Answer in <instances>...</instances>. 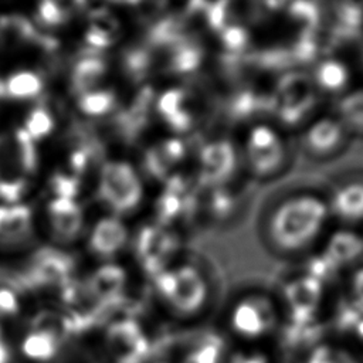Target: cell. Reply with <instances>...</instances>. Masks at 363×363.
<instances>
[{"mask_svg":"<svg viewBox=\"0 0 363 363\" xmlns=\"http://www.w3.org/2000/svg\"><path fill=\"white\" fill-rule=\"evenodd\" d=\"M31 233V211L27 206H0V245H23L30 240Z\"/></svg>","mask_w":363,"mask_h":363,"instance_id":"obj_14","label":"cell"},{"mask_svg":"<svg viewBox=\"0 0 363 363\" xmlns=\"http://www.w3.org/2000/svg\"><path fill=\"white\" fill-rule=\"evenodd\" d=\"M18 309L17 298L9 288H0V315H13Z\"/></svg>","mask_w":363,"mask_h":363,"instance_id":"obj_33","label":"cell"},{"mask_svg":"<svg viewBox=\"0 0 363 363\" xmlns=\"http://www.w3.org/2000/svg\"><path fill=\"white\" fill-rule=\"evenodd\" d=\"M48 220L57 238L71 241L79 234L84 216L74 199L55 197L48 204Z\"/></svg>","mask_w":363,"mask_h":363,"instance_id":"obj_15","label":"cell"},{"mask_svg":"<svg viewBox=\"0 0 363 363\" xmlns=\"http://www.w3.org/2000/svg\"><path fill=\"white\" fill-rule=\"evenodd\" d=\"M74 259L58 250L44 248L35 252L28 267L20 274L18 288L64 286L72 279Z\"/></svg>","mask_w":363,"mask_h":363,"instance_id":"obj_5","label":"cell"},{"mask_svg":"<svg viewBox=\"0 0 363 363\" xmlns=\"http://www.w3.org/2000/svg\"><path fill=\"white\" fill-rule=\"evenodd\" d=\"M52 126H54V121L51 113L45 108L38 106L28 113L26 119L24 130L28 133V136L33 140H35L47 136L52 130Z\"/></svg>","mask_w":363,"mask_h":363,"instance_id":"obj_30","label":"cell"},{"mask_svg":"<svg viewBox=\"0 0 363 363\" xmlns=\"http://www.w3.org/2000/svg\"><path fill=\"white\" fill-rule=\"evenodd\" d=\"M106 346L116 363H139L147 349L145 336L132 320L113 323L106 333Z\"/></svg>","mask_w":363,"mask_h":363,"instance_id":"obj_8","label":"cell"},{"mask_svg":"<svg viewBox=\"0 0 363 363\" xmlns=\"http://www.w3.org/2000/svg\"><path fill=\"white\" fill-rule=\"evenodd\" d=\"M126 240L128 231L121 220L108 217L101 220L92 230L89 247L99 257H112L125 245Z\"/></svg>","mask_w":363,"mask_h":363,"instance_id":"obj_19","label":"cell"},{"mask_svg":"<svg viewBox=\"0 0 363 363\" xmlns=\"http://www.w3.org/2000/svg\"><path fill=\"white\" fill-rule=\"evenodd\" d=\"M186 146L180 138L170 136L149 147L145 153V169L153 177L163 179L184 159Z\"/></svg>","mask_w":363,"mask_h":363,"instance_id":"obj_16","label":"cell"},{"mask_svg":"<svg viewBox=\"0 0 363 363\" xmlns=\"http://www.w3.org/2000/svg\"><path fill=\"white\" fill-rule=\"evenodd\" d=\"M119 33L118 20L106 10H92L88 18L85 40L88 45L105 48L111 45Z\"/></svg>","mask_w":363,"mask_h":363,"instance_id":"obj_24","label":"cell"},{"mask_svg":"<svg viewBox=\"0 0 363 363\" xmlns=\"http://www.w3.org/2000/svg\"><path fill=\"white\" fill-rule=\"evenodd\" d=\"M330 216L345 224L363 221V180H347L340 183L328 199Z\"/></svg>","mask_w":363,"mask_h":363,"instance_id":"obj_13","label":"cell"},{"mask_svg":"<svg viewBox=\"0 0 363 363\" xmlns=\"http://www.w3.org/2000/svg\"><path fill=\"white\" fill-rule=\"evenodd\" d=\"M71 10L57 1H43L38 6L37 16L45 26H60L67 21Z\"/></svg>","mask_w":363,"mask_h":363,"instance_id":"obj_31","label":"cell"},{"mask_svg":"<svg viewBox=\"0 0 363 363\" xmlns=\"http://www.w3.org/2000/svg\"><path fill=\"white\" fill-rule=\"evenodd\" d=\"M336 116L349 133L363 135V86L340 95Z\"/></svg>","mask_w":363,"mask_h":363,"instance_id":"obj_25","label":"cell"},{"mask_svg":"<svg viewBox=\"0 0 363 363\" xmlns=\"http://www.w3.org/2000/svg\"><path fill=\"white\" fill-rule=\"evenodd\" d=\"M26 44H40L44 50H54L55 41L43 37L28 18L20 14H4L0 17V47L6 50L18 48Z\"/></svg>","mask_w":363,"mask_h":363,"instance_id":"obj_12","label":"cell"},{"mask_svg":"<svg viewBox=\"0 0 363 363\" xmlns=\"http://www.w3.org/2000/svg\"><path fill=\"white\" fill-rule=\"evenodd\" d=\"M240 159L254 177L271 179L288 164L289 146L278 126L254 123L247 129Z\"/></svg>","mask_w":363,"mask_h":363,"instance_id":"obj_2","label":"cell"},{"mask_svg":"<svg viewBox=\"0 0 363 363\" xmlns=\"http://www.w3.org/2000/svg\"><path fill=\"white\" fill-rule=\"evenodd\" d=\"M106 71L105 61L98 55L81 57L71 72V88L79 96L96 89Z\"/></svg>","mask_w":363,"mask_h":363,"instance_id":"obj_22","label":"cell"},{"mask_svg":"<svg viewBox=\"0 0 363 363\" xmlns=\"http://www.w3.org/2000/svg\"><path fill=\"white\" fill-rule=\"evenodd\" d=\"M349 135L336 115L319 116L305 125L302 146L312 157L326 159L345 147Z\"/></svg>","mask_w":363,"mask_h":363,"instance_id":"obj_7","label":"cell"},{"mask_svg":"<svg viewBox=\"0 0 363 363\" xmlns=\"http://www.w3.org/2000/svg\"><path fill=\"white\" fill-rule=\"evenodd\" d=\"M234 328L248 336H257L275 325V311L264 295L244 298L233 312Z\"/></svg>","mask_w":363,"mask_h":363,"instance_id":"obj_10","label":"cell"},{"mask_svg":"<svg viewBox=\"0 0 363 363\" xmlns=\"http://www.w3.org/2000/svg\"><path fill=\"white\" fill-rule=\"evenodd\" d=\"M350 78V69L343 61L337 58H326L315 67L311 82L316 91L330 95H343L349 91Z\"/></svg>","mask_w":363,"mask_h":363,"instance_id":"obj_18","label":"cell"},{"mask_svg":"<svg viewBox=\"0 0 363 363\" xmlns=\"http://www.w3.org/2000/svg\"><path fill=\"white\" fill-rule=\"evenodd\" d=\"M286 299L292 309V315L298 323H305L315 306L318 305L320 295V282L313 277H306L289 284L285 289Z\"/></svg>","mask_w":363,"mask_h":363,"instance_id":"obj_17","label":"cell"},{"mask_svg":"<svg viewBox=\"0 0 363 363\" xmlns=\"http://www.w3.org/2000/svg\"><path fill=\"white\" fill-rule=\"evenodd\" d=\"M240 152L225 139H216L201 146L197 156V173L201 183L221 186L234 176Z\"/></svg>","mask_w":363,"mask_h":363,"instance_id":"obj_6","label":"cell"},{"mask_svg":"<svg viewBox=\"0 0 363 363\" xmlns=\"http://www.w3.org/2000/svg\"><path fill=\"white\" fill-rule=\"evenodd\" d=\"M43 91V79L31 71H20L13 74L4 82V96L13 99H31Z\"/></svg>","mask_w":363,"mask_h":363,"instance_id":"obj_26","label":"cell"},{"mask_svg":"<svg viewBox=\"0 0 363 363\" xmlns=\"http://www.w3.org/2000/svg\"><path fill=\"white\" fill-rule=\"evenodd\" d=\"M115 102V94L108 89H94L78 96V108L89 116L109 113L113 109Z\"/></svg>","mask_w":363,"mask_h":363,"instance_id":"obj_27","label":"cell"},{"mask_svg":"<svg viewBox=\"0 0 363 363\" xmlns=\"http://www.w3.org/2000/svg\"><path fill=\"white\" fill-rule=\"evenodd\" d=\"M363 254V238L353 231H339L329 238L323 257L335 267L356 261Z\"/></svg>","mask_w":363,"mask_h":363,"instance_id":"obj_23","label":"cell"},{"mask_svg":"<svg viewBox=\"0 0 363 363\" xmlns=\"http://www.w3.org/2000/svg\"><path fill=\"white\" fill-rule=\"evenodd\" d=\"M166 241L167 237L163 233H160L159 228L155 227L143 228L138 237V255L146 269L155 271V277L163 269H166L162 262L164 261L163 255L167 252Z\"/></svg>","mask_w":363,"mask_h":363,"instance_id":"obj_20","label":"cell"},{"mask_svg":"<svg viewBox=\"0 0 363 363\" xmlns=\"http://www.w3.org/2000/svg\"><path fill=\"white\" fill-rule=\"evenodd\" d=\"M157 292L177 311L189 313L199 309L207 295V282L200 268L183 262L166 268L156 277Z\"/></svg>","mask_w":363,"mask_h":363,"instance_id":"obj_3","label":"cell"},{"mask_svg":"<svg viewBox=\"0 0 363 363\" xmlns=\"http://www.w3.org/2000/svg\"><path fill=\"white\" fill-rule=\"evenodd\" d=\"M27 177L10 135H0V199L6 203H17L24 193Z\"/></svg>","mask_w":363,"mask_h":363,"instance_id":"obj_11","label":"cell"},{"mask_svg":"<svg viewBox=\"0 0 363 363\" xmlns=\"http://www.w3.org/2000/svg\"><path fill=\"white\" fill-rule=\"evenodd\" d=\"M233 363H265V360L261 356H251V357L238 356L234 359Z\"/></svg>","mask_w":363,"mask_h":363,"instance_id":"obj_34","label":"cell"},{"mask_svg":"<svg viewBox=\"0 0 363 363\" xmlns=\"http://www.w3.org/2000/svg\"><path fill=\"white\" fill-rule=\"evenodd\" d=\"M7 360H9L7 349H6L4 343L0 340V363H7Z\"/></svg>","mask_w":363,"mask_h":363,"instance_id":"obj_35","label":"cell"},{"mask_svg":"<svg viewBox=\"0 0 363 363\" xmlns=\"http://www.w3.org/2000/svg\"><path fill=\"white\" fill-rule=\"evenodd\" d=\"M356 286H357V291H359V296L363 299V274H360L357 278H356Z\"/></svg>","mask_w":363,"mask_h":363,"instance_id":"obj_36","label":"cell"},{"mask_svg":"<svg viewBox=\"0 0 363 363\" xmlns=\"http://www.w3.org/2000/svg\"><path fill=\"white\" fill-rule=\"evenodd\" d=\"M123 67H125V71L132 78H140L147 72V69L150 67V55L147 54V51H145L142 48L130 50L125 55Z\"/></svg>","mask_w":363,"mask_h":363,"instance_id":"obj_32","label":"cell"},{"mask_svg":"<svg viewBox=\"0 0 363 363\" xmlns=\"http://www.w3.org/2000/svg\"><path fill=\"white\" fill-rule=\"evenodd\" d=\"M4 96V82L0 79V98Z\"/></svg>","mask_w":363,"mask_h":363,"instance_id":"obj_37","label":"cell"},{"mask_svg":"<svg viewBox=\"0 0 363 363\" xmlns=\"http://www.w3.org/2000/svg\"><path fill=\"white\" fill-rule=\"evenodd\" d=\"M62 301L74 329L89 326L98 319L105 305L92 294L86 282L71 279L62 288Z\"/></svg>","mask_w":363,"mask_h":363,"instance_id":"obj_9","label":"cell"},{"mask_svg":"<svg viewBox=\"0 0 363 363\" xmlns=\"http://www.w3.org/2000/svg\"><path fill=\"white\" fill-rule=\"evenodd\" d=\"M57 342L52 335L43 330H33L23 343L24 353L35 360H48L57 350Z\"/></svg>","mask_w":363,"mask_h":363,"instance_id":"obj_28","label":"cell"},{"mask_svg":"<svg viewBox=\"0 0 363 363\" xmlns=\"http://www.w3.org/2000/svg\"><path fill=\"white\" fill-rule=\"evenodd\" d=\"M92 294L105 305L116 302L125 284V272L116 265H104L98 268L86 281Z\"/></svg>","mask_w":363,"mask_h":363,"instance_id":"obj_21","label":"cell"},{"mask_svg":"<svg viewBox=\"0 0 363 363\" xmlns=\"http://www.w3.org/2000/svg\"><path fill=\"white\" fill-rule=\"evenodd\" d=\"M99 196L116 214H128L140 204L143 184L129 163L106 162L99 174Z\"/></svg>","mask_w":363,"mask_h":363,"instance_id":"obj_4","label":"cell"},{"mask_svg":"<svg viewBox=\"0 0 363 363\" xmlns=\"http://www.w3.org/2000/svg\"><path fill=\"white\" fill-rule=\"evenodd\" d=\"M10 139L23 170L27 176H30L37 166V152L34 147V140L24 129H16L13 133H10Z\"/></svg>","mask_w":363,"mask_h":363,"instance_id":"obj_29","label":"cell"},{"mask_svg":"<svg viewBox=\"0 0 363 363\" xmlns=\"http://www.w3.org/2000/svg\"><path fill=\"white\" fill-rule=\"evenodd\" d=\"M330 210L328 199L315 191H295L274 203L264 223V238L284 255L302 252L323 234Z\"/></svg>","mask_w":363,"mask_h":363,"instance_id":"obj_1","label":"cell"}]
</instances>
